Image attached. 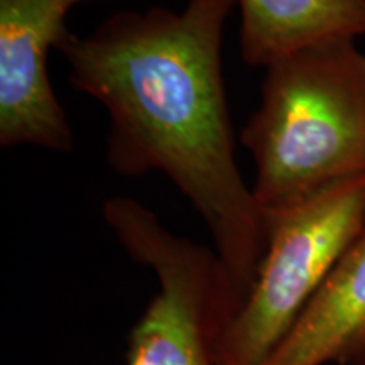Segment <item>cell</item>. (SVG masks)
<instances>
[{
    "instance_id": "cell-1",
    "label": "cell",
    "mask_w": 365,
    "mask_h": 365,
    "mask_svg": "<svg viewBox=\"0 0 365 365\" xmlns=\"http://www.w3.org/2000/svg\"><path fill=\"white\" fill-rule=\"evenodd\" d=\"M237 0H188L185 11L112 14L56 51L70 83L108 113L107 163L122 176L159 171L202 217L244 304L266 254L267 228L237 166L222 71Z\"/></svg>"
},
{
    "instance_id": "cell-2",
    "label": "cell",
    "mask_w": 365,
    "mask_h": 365,
    "mask_svg": "<svg viewBox=\"0 0 365 365\" xmlns=\"http://www.w3.org/2000/svg\"><path fill=\"white\" fill-rule=\"evenodd\" d=\"M240 143L255 163L252 193L264 217L365 178V51L357 39L322 41L266 66Z\"/></svg>"
},
{
    "instance_id": "cell-3",
    "label": "cell",
    "mask_w": 365,
    "mask_h": 365,
    "mask_svg": "<svg viewBox=\"0 0 365 365\" xmlns=\"http://www.w3.org/2000/svg\"><path fill=\"white\" fill-rule=\"evenodd\" d=\"M102 215L125 254L159 282L129 335L127 365H217L215 345L242 301L215 249L173 234L129 196L105 200Z\"/></svg>"
},
{
    "instance_id": "cell-4",
    "label": "cell",
    "mask_w": 365,
    "mask_h": 365,
    "mask_svg": "<svg viewBox=\"0 0 365 365\" xmlns=\"http://www.w3.org/2000/svg\"><path fill=\"white\" fill-rule=\"evenodd\" d=\"M257 279L215 345L217 365H262L365 228V178L267 215Z\"/></svg>"
},
{
    "instance_id": "cell-5",
    "label": "cell",
    "mask_w": 365,
    "mask_h": 365,
    "mask_svg": "<svg viewBox=\"0 0 365 365\" xmlns=\"http://www.w3.org/2000/svg\"><path fill=\"white\" fill-rule=\"evenodd\" d=\"M78 0H0V145L70 153L75 139L48 73Z\"/></svg>"
},
{
    "instance_id": "cell-6",
    "label": "cell",
    "mask_w": 365,
    "mask_h": 365,
    "mask_svg": "<svg viewBox=\"0 0 365 365\" xmlns=\"http://www.w3.org/2000/svg\"><path fill=\"white\" fill-rule=\"evenodd\" d=\"M364 359L365 228L262 365H328Z\"/></svg>"
},
{
    "instance_id": "cell-7",
    "label": "cell",
    "mask_w": 365,
    "mask_h": 365,
    "mask_svg": "<svg viewBox=\"0 0 365 365\" xmlns=\"http://www.w3.org/2000/svg\"><path fill=\"white\" fill-rule=\"evenodd\" d=\"M240 53L266 68L296 49L365 36V0H237Z\"/></svg>"
},
{
    "instance_id": "cell-8",
    "label": "cell",
    "mask_w": 365,
    "mask_h": 365,
    "mask_svg": "<svg viewBox=\"0 0 365 365\" xmlns=\"http://www.w3.org/2000/svg\"><path fill=\"white\" fill-rule=\"evenodd\" d=\"M359 365H365V359L362 360V362H359Z\"/></svg>"
},
{
    "instance_id": "cell-9",
    "label": "cell",
    "mask_w": 365,
    "mask_h": 365,
    "mask_svg": "<svg viewBox=\"0 0 365 365\" xmlns=\"http://www.w3.org/2000/svg\"><path fill=\"white\" fill-rule=\"evenodd\" d=\"M80 2H85V0H78V4H80Z\"/></svg>"
}]
</instances>
